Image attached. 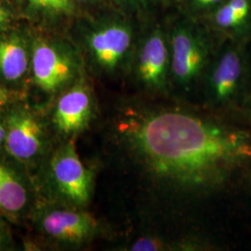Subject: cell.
<instances>
[{"instance_id": "1", "label": "cell", "mask_w": 251, "mask_h": 251, "mask_svg": "<svg viewBox=\"0 0 251 251\" xmlns=\"http://www.w3.org/2000/svg\"><path fill=\"white\" fill-rule=\"evenodd\" d=\"M127 231L217 248L221 203L251 171V133L225 114L173 98L116 100L105 126Z\"/></svg>"}, {"instance_id": "2", "label": "cell", "mask_w": 251, "mask_h": 251, "mask_svg": "<svg viewBox=\"0 0 251 251\" xmlns=\"http://www.w3.org/2000/svg\"><path fill=\"white\" fill-rule=\"evenodd\" d=\"M171 98L198 104L205 74L211 62L210 44L192 31L178 30L171 38Z\"/></svg>"}, {"instance_id": "3", "label": "cell", "mask_w": 251, "mask_h": 251, "mask_svg": "<svg viewBox=\"0 0 251 251\" xmlns=\"http://www.w3.org/2000/svg\"><path fill=\"white\" fill-rule=\"evenodd\" d=\"M84 50L92 70L100 75L117 78L127 75L135 50L131 30L117 23L100 25L85 36Z\"/></svg>"}, {"instance_id": "4", "label": "cell", "mask_w": 251, "mask_h": 251, "mask_svg": "<svg viewBox=\"0 0 251 251\" xmlns=\"http://www.w3.org/2000/svg\"><path fill=\"white\" fill-rule=\"evenodd\" d=\"M128 75L137 96L171 98V50L160 33H152L135 49Z\"/></svg>"}, {"instance_id": "5", "label": "cell", "mask_w": 251, "mask_h": 251, "mask_svg": "<svg viewBox=\"0 0 251 251\" xmlns=\"http://www.w3.org/2000/svg\"><path fill=\"white\" fill-rule=\"evenodd\" d=\"M34 81L47 93L64 91L81 76V60L70 46L52 39L36 40L32 48Z\"/></svg>"}, {"instance_id": "6", "label": "cell", "mask_w": 251, "mask_h": 251, "mask_svg": "<svg viewBox=\"0 0 251 251\" xmlns=\"http://www.w3.org/2000/svg\"><path fill=\"white\" fill-rule=\"evenodd\" d=\"M50 179L66 206L86 208L94 190V171L81 160L73 139L60 146L50 162Z\"/></svg>"}, {"instance_id": "7", "label": "cell", "mask_w": 251, "mask_h": 251, "mask_svg": "<svg viewBox=\"0 0 251 251\" xmlns=\"http://www.w3.org/2000/svg\"><path fill=\"white\" fill-rule=\"evenodd\" d=\"M241 58L233 50L209 64L199 92L198 105L223 113L233 108L242 75Z\"/></svg>"}, {"instance_id": "8", "label": "cell", "mask_w": 251, "mask_h": 251, "mask_svg": "<svg viewBox=\"0 0 251 251\" xmlns=\"http://www.w3.org/2000/svg\"><path fill=\"white\" fill-rule=\"evenodd\" d=\"M42 233L66 246H81L104 233L103 226L86 208L65 206L49 209L40 216Z\"/></svg>"}, {"instance_id": "9", "label": "cell", "mask_w": 251, "mask_h": 251, "mask_svg": "<svg viewBox=\"0 0 251 251\" xmlns=\"http://www.w3.org/2000/svg\"><path fill=\"white\" fill-rule=\"evenodd\" d=\"M96 111L93 92L80 77L64 90L58 100L54 110V125L61 134L73 139L90 127Z\"/></svg>"}, {"instance_id": "10", "label": "cell", "mask_w": 251, "mask_h": 251, "mask_svg": "<svg viewBox=\"0 0 251 251\" xmlns=\"http://www.w3.org/2000/svg\"><path fill=\"white\" fill-rule=\"evenodd\" d=\"M5 126L8 152L20 161L36 160L45 144L43 126L36 116L25 109L13 110Z\"/></svg>"}, {"instance_id": "11", "label": "cell", "mask_w": 251, "mask_h": 251, "mask_svg": "<svg viewBox=\"0 0 251 251\" xmlns=\"http://www.w3.org/2000/svg\"><path fill=\"white\" fill-rule=\"evenodd\" d=\"M32 63V50L18 34L0 35V80L18 84L26 76Z\"/></svg>"}, {"instance_id": "12", "label": "cell", "mask_w": 251, "mask_h": 251, "mask_svg": "<svg viewBox=\"0 0 251 251\" xmlns=\"http://www.w3.org/2000/svg\"><path fill=\"white\" fill-rule=\"evenodd\" d=\"M27 204L26 189L18 176L0 162V210L6 214L20 213Z\"/></svg>"}, {"instance_id": "13", "label": "cell", "mask_w": 251, "mask_h": 251, "mask_svg": "<svg viewBox=\"0 0 251 251\" xmlns=\"http://www.w3.org/2000/svg\"><path fill=\"white\" fill-rule=\"evenodd\" d=\"M121 250L128 251H192L187 243L148 231H127Z\"/></svg>"}, {"instance_id": "14", "label": "cell", "mask_w": 251, "mask_h": 251, "mask_svg": "<svg viewBox=\"0 0 251 251\" xmlns=\"http://www.w3.org/2000/svg\"><path fill=\"white\" fill-rule=\"evenodd\" d=\"M27 2L36 13L50 18L69 15L75 9L73 0H27Z\"/></svg>"}, {"instance_id": "15", "label": "cell", "mask_w": 251, "mask_h": 251, "mask_svg": "<svg viewBox=\"0 0 251 251\" xmlns=\"http://www.w3.org/2000/svg\"><path fill=\"white\" fill-rule=\"evenodd\" d=\"M216 18L218 24L223 27L237 25L243 20L241 16L229 4L218 11Z\"/></svg>"}, {"instance_id": "16", "label": "cell", "mask_w": 251, "mask_h": 251, "mask_svg": "<svg viewBox=\"0 0 251 251\" xmlns=\"http://www.w3.org/2000/svg\"><path fill=\"white\" fill-rule=\"evenodd\" d=\"M229 5L241 16L242 19L247 16L250 9L248 0H231Z\"/></svg>"}, {"instance_id": "17", "label": "cell", "mask_w": 251, "mask_h": 251, "mask_svg": "<svg viewBox=\"0 0 251 251\" xmlns=\"http://www.w3.org/2000/svg\"><path fill=\"white\" fill-rule=\"evenodd\" d=\"M9 242V236L7 226L0 218V251L5 249Z\"/></svg>"}, {"instance_id": "18", "label": "cell", "mask_w": 251, "mask_h": 251, "mask_svg": "<svg viewBox=\"0 0 251 251\" xmlns=\"http://www.w3.org/2000/svg\"><path fill=\"white\" fill-rule=\"evenodd\" d=\"M11 21V14L8 9L0 6V29L7 26Z\"/></svg>"}, {"instance_id": "19", "label": "cell", "mask_w": 251, "mask_h": 251, "mask_svg": "<svg viewBox=\"0 0 251 251\" xmlns=\"http://www.w3.org/2000/svg\"><path fill=\"white\" fill-rule=\"evenodd\" d=\"M10 100V94L7 88L0 83V108L5 107Z\"/></svg>"}, {"instance_id": "20", "label": "cell", "mask_w": 251, "mask_h": 251, "mask_svg": "<svg viewBox=\"0 0 251 251\" xmlns=\"http://www.w3.org/2000/svg\"><path fill=\"white\" fill-rule=\"evenodd\" d=\"M6 135H7V131H6V126L3 125L0 122V145L5 144V140H6Z\"/></svg>"}, {"instance_id": "21", "label": "cell", "mask_w": 251, "mask_h": 251, "mask_svg": "<svg viewBox=\"0 0 251 251\" xmlns=\"http://www.w3.org/2000/svg\"><path fill=\"white\" fill-rule=\"evenodd\" d=\"M199 1L204 3V4H210V3H214V2L220 1V0H199Z\"/></svg>"}, {"instance_id": "22", "label": "cell", "mask_w": 251, "mask_h": 251, "mask_svg": "<svg viewBox=\"0 0 251 251\" xmlns=\"http://www.w3.org/2000/svg\"><path fill=\"white\" fill-rule=\"evenodd\" d=\"M250 117H251V114H250Z\"/></svg>"}, {"instance_id": "23", "label": "cell", "mask_w": 251, "mask_h": 251, "mask_svg": "<svg viewBox=\"0 0 251 251\" xmlns=\"http://www.w3.org/2000/svg\"><path fill=\"white\" fill-rule=\"evenodd\" d=\"M77 1H85V0H77Z\"/></svg>"}]
</instances>
